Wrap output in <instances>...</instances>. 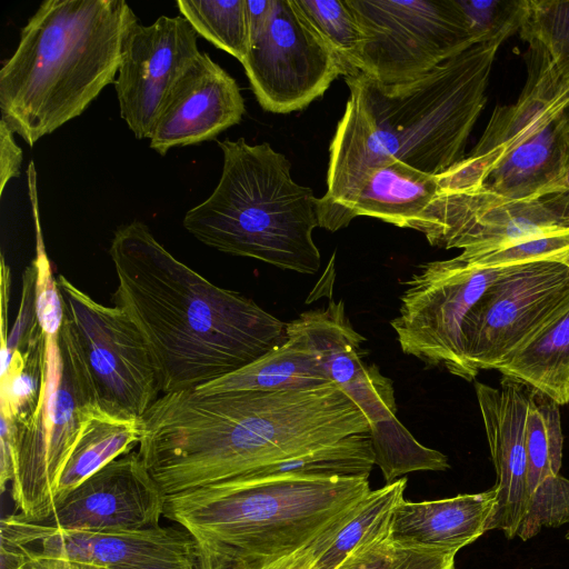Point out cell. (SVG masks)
I'll return each instance as SVG.
<instances>
[{
	"mask_svg": "<svg viewBox=\"0 0 569 569\" xmlns=\"http://www.w3.org/2000/svg\"><path fill=\"white\" fill-rule=\"evenodd\" d=\"M138 455L166 496L228 480L356 433L365 412L335 383L293 390L161 395Z\"/></svg>",
	"mask_w": 569,
	"mask_h": 569,
	"instance_id": "6da1fadb",
	"label": "cell"
},
{
	"mask_svg": "<svg viewBox=\"0 0 569 569\" xmlns=\"http://www.w3.org/2000/svg\"><path fill=\"white\" fill-rule=\"evenodd\" d=\"M109 254L118 278L112 302L143 336L161 395L234 372L287 338L283 321L177 259L141 221L114 230Z\"/></svg>",
	"mask_w": 569,
	"mask_h": 569,
	"instance_id": "7a4b0ae2",
	"label": "cell"
},
{
	"mask_svg": "<svg viewBox=\"0 0 569 569\" xmlns=\"http://www.w3.org/2000/svg\"><path fill=\"white\" fill-rule=\"evenodd\" d=\"M500 44L476 43L407 83L387 86L363 73L345 78L349 97L319 202L337 199L367 169L391 159L432 176L460 162Z\"/></svg>",
	"mask_w": 569,
	"mask_h": 569,
	"instance_id": "3957f363",
	"label": "cell"
},
{
	"mask_svg": "<svg viewBox=\"0 0 569 569\" xmlns=\"http://www.w3.org/2000/svg\"><path fill=\"white\" fill-rule=\"evenodd\" d=\"M369 479L238 476L166 496L204 569H274L357 508Z\"/></svg>",
	"mask_w": 569,
	"mask_h": 569,
	"instance_id": "277c9868",
	"label": "cell"
},
{
	"mask_svg": "<svg viewBox=\"0 0 569 569\" xmlns=\"http://www.w3.org/2000/svg\"><path fill=\"white\" fill-rule=\"evenodd\" d=\"M137 16L124 0H46L0 69L1 119L32 147L114 82Z\"/></svg>",
	"mask_w": 569,
	"mask_h": 569,
	"instance_id": "5b68a950",
	"label": "cell"
},
{
	"mask_svg": "<svg viewBox=\"0 0 569 569\" xmlns=\"http://www.w3.org/2000/svg\"><path fill=\"white\" fill-rule=\"evenodd\" d=\"M218 146L219 182L186 212L184 229L218 251L315 274L321 256L312 238L319 227L313 191L292 179L290 161L267 142L226 138Z\"/></svg>",
	"mask_w": 569,
	"mask_h": 569,
	"instance_id": "8992f818",
	"label": "cell"
},
{
	"mask_svg": "<svg viewBox=\"0 0 569 569\" xmlns=\"http://www.w3.org/2000/svg\"><path fill=\"white\" fill-rule=\"evenodd\" d=\"M528 79L515 103L497 106L460 162L438 174L440 191L511 200L558 193L569 166V78L528 50Z\"/></svg>",
	"mask_w": 569,
	"mask_h": 569,
	"instance_id": "52a82bcc",
	"label": "cell"
},
{
	"mask_svg": "<svg viewBox=\"0 0 569 569\" xmlns=\"http://www.w3.org/2000/svg\"><path fill=\"white\" fill-rule=\"evenodd\" d=\"M93 407L92 386L64 316L58 333L44 335L36 409L17 425L11 497L18 519L40 522L51 515L61 471Z\"/></svg>",
	"mask_w": 569,
	"mask_h": 569,
	"instance_id": "ba28073f",
	"label": "cell"
},
{
	"mask_svg": "<svg viewBox=\"0 0 569 569\" xmlns=\"http://www.w3.org/2000/svg\"><path fill=\"white\" fill-rule=\"evenodd\" d=\"M58 286L97 408L118 419L140 420L161 396L143 336L121 308L97 302L62 274Z\"/></svg>",
	"mask_w": 569,
	"mask_h": 569,
	"instance_id": "9c48e42d",
	"label": "cell"
},
{
	"mask_svg": "<svg viewBox=\"0 0 569 569\" xmlns=\"http://www.w3.org/2000/svg\"><path fill=\"white\" fill-rule=\"evenodd\" d=\"M362 33L358 62L382 84L415 81L473 44L457 0H346Z\"/></svg>",
	"mask_w": 569,
	"mask_h": 569,
	"instance_id": "30bf717a",
	"label": "cell"
},
{
	"mask_svg": "<svg viewBox=\"0 0 569 569\" xmlns=\"http://www.w3.org/2000/svg\"><path fill=\"white\" fill-rule=\"evenodd\" d=\"M503 267L478 264L461 253L419 266L403 283L399 315L390 321L403 353L472 381L463 326Z\"/></svg>",
	"mask_w": 569,
	"mask_h": 569,
	"instance_id": "8fae6325",
	"label": "cell"
},
{
	"mask_svg": "<svg viewBox=\"0 0 569 569\" xmlns=\"http://www.w3.org/2000/svg\"><path fill=\"white\" fill-rule=\"evenodd\" d=\"M569 307V262L505 264L468 315L465 358L472 375L496 369Z\"/></svg>",
	"mask_w": 569,
	"mask_h": 569,
	"instance_id": "7c38bea8",
	"label": "cell"
},
{
	"mask_svg": "<svg viewBox=\"0 0 569 569\" xmlns=\"http://www.w3.org/2000/svg\"><path fill=\"white\" fill-rule=\"evenodd\" d=\"M241 63L257 101L273 113L303 110L341 76L336 54L292 0H272Z\"/></svg>",
	"mask_w": 569,
	"mask_h": 569,
	"instance_id": "4fadbf2b",
	"label": "cell"
},
{
	"mask_svg": "<svg viewBox=\"0 0 569 569\" xmlns=\"http://www.w3.org/2000/svg\"><path fill=\"white\" fill-rule=\"evenodd\" d=\"M413 230L435 247L490 252L569 230V192L511 200L481 191H440Z\"/></svg>",
	"mask_w": 569,
	"mask_h": 569,
	"instance_id": "5bb4252c",
	"label": "cell"
},
{
	"mask_svg": "<svg viewBox=\"0 0 569 569\" xmlns=\"http://www.w3.org/2000/svg\"><path fill=\"white\" fill-rule=\"evenodd\" d=\"M198 37L183 17L167 16L127 33L114 88L136 138H150L168 97L200 54Z\"/></svg>",
	"mask_w": 569,
	"mask_h": 569,
	"instance_id": "9a60e30c",
	"label": "cell"
},
{
	"mask_svg": "<svg viewBox=\"0 0 569 569\" xmlns=\"http://www.w3.org/2000/svg\"><path fill=\"white\" fill-rule=\"evenodd\" d=\"M166 495L138 452L123 455L80 483L42 526L90 532L134 531L160 526Z\"/></svg>",
	"mask_w": 569,
	"mask_h": 569,
	"instance_id": "2e32d148",
	"label": "cell"
},
{
	"mask_svg": "<svg viewBox=\"0 0 569 569\" xmlns=\"http://www.w3.org/2000/svg\"><path fill=\"white\" fill-rule=\"evenodd\" d=\"M286 336L315 357L325 377L365 412L371 430L398 421L392 381L362 361L365 338L351 326L343 301L301 313L286 323Z\"/></svg>",
	"mask_w": 569,
	"mask_h": 569,
	"instance_id": "e0dca14e",
	"label": "cell"
},
{
	"mask_svg": "<svg viewBox=\"0 0 569 569\" xmlns=\"http://www.w3.org/2000/svg\"><path fill=\"white\" fill-rule=\"evenodd\" d=\"M475 389L496 471L497 506L489 529L518 538L531 502L526 451L531 387L502 376L497 387L477 381Z\"/></svg>",
	"mask_w": 569,
	"mask_h": 569,
	"instance_id": "ac0fdd59",
	"label": "cell"
},
{
	"mask_svg": "<svg viewBox=\"0 0 569 569\" xmlns=\"http://www.w3.org/2000/svg\"><path fill=\"white\" fill-rule=\"evenodd\" d=\"M246 112L237 81L207 52H200L168 97L150 136V148L170 149L216 139Z\"/></svg>",
	"mask_w": 569,
	"mask_h": 569,
	"instance_id": "d6986e66",
	"label": "cell"
},
{
	"mask_svg": "<svg viewBox=\"0 0 569 569\" xmlns=\"http://www.w3.org/2000/svg\"><path fill=\"white\" fill-rule=\"evenodd\" d=\"M439 192L437 176L391 159L367 169L337 199L330 202L318 200V223L335 232L356 217L367 216L413 229Z\"/></svg>",
	"mask_w": 569,
	"mask_h": 569,
	"instance_id": "ffe728a7",
	"label": "cell"
},
{
	"mask_svg": "<svg viewBox=\"0 0 569 569\" xmlns=\"http://www.w3.org/2000/svg\"><path fill=\"white\" fill-rule=\"evenodd\" d=\"M496 506L493 488L422 502L403 498L391 512L389 538L402 549L459 551L490 531Z\"/></svg>",
	"mask_w": 569,
	"mask_h": 569,
	"instance_id": "44dd1931",
	"label": "cell"
},
{
	"mask_svg": "<svg viewBox=\"0 0 569 569\" xmlns=\"http://www.w3.org/2000/svg\"><path fill=\"white\" fill-rule=\"evenodd\" d=\"M87 532L93 555L107 569H204L197 540L181 526Z\"/></svg>",
	"mask_w": 569,
	"mask_h": 569,
	"instance_id": "7402d4cb",
	"label": "cell"
},
{
	"mask_svg": "<svg viewBox=\"0 0 569 569\" xmlns=\"http://www.w3.org/2000/svg\"><path fill=\"white\" fill-rule=\"evenodd\" d=\"M287 337V336H286ZM330 382L315 357L296 339L286 340L243 368L197 388L200 393L293 390Z\"/></svg>",
	"mask_w": 569,
	"mask_h": 569,
	"instance_id": "603a6c76",
	"label": "cell"
},
{
	"mask_svg": "<svg viewBox=\"0 0 569 569\" xmlns=\"http://www.w3.org/2000/svg\"><path fill=\"white\" fill-rule=\"evenodd\" d=\"M140 436V420L118 419L93 407L61 471L53 509L90 476L131 452Z\"/></svg>",
	"mask_w": 569,
	"mask_h": 569,
	"instance_id": "cb8c5ba5",
	"label": "cell"
},
{
	"mask_svg": "<svg viewBox=\"0 0 569 569\" xmlns=\"http://www.w3.org/2000/svg\"><path fill=\"white\" fill-rule=\"evenodd\" d=\"M495 370L546 393L559 406L568 403L569 307Z\"/></svg>",
	"mask_w": 569,
	"mask_h": 569,
	"instance_id": "d4e9b609",
	"label": "cell"
},
{
	"mask_svg": "<svg viewBox=\"0 0 569 569\" xmlns=\"http://www.w3.org/2000/svg\"><path fill=\"white\" fill-rule=\"evenodd\" d=\"M375 465L370 432L356 433L240 476L369 479Z\"/></svg>",
	"mask_w": 569,
	"mask_h": 569,
	"instance_id": "484cf974",
	"label": "cell"
},
{
	"mask_svg": "<svg viewBox=\"0 0 569 569\" xmlns=\"http://www.w3.org/2000/svg\"><path fill=\"white\" fill-rule=\"evenodd\" d=\"M406 487L405 477L371 490L353 517L308 569H337L358 547L388 530L391 512L405 498Z\"/></svg>",
	"mask_w": 569,
	"mask_h": 569,
	"instance_id": "4316f807",
	"label": "cell"
},
{
	"mask_svg": "<svg viewBox=\"0 0 569 569\" xmlns=\"http://www.w3.org/2000/svg\"><path fill=\"white\" fill-rule=\"evenodd\" d=\"M559 405L531 387L526 422L527 485L531 495L560 475L563 436Z\"/></svg>",
	"mask_w": 569,
	"mask_h": 569,
	"instance_id": "83f0119b",
	"label": "cell"
},
{
	"mask_svg": "<svg viewBox=\"0 0 569 569\" xmlns=\"http://www.w3.org/2000/svg\"><path fill=\"white\" fill-rule=\"evenodd\" d=\"M177 7L199 37L244 60L250 48L246 0H178Z\"/></svg>",
	"mask_w": 569,
	"mask_h": 569,
	"instance_id": "f1b7e54d",
	"label": "cell"
},
{
	"mask_svg": "<svg viewBox=\"0 0 569 569\" xmlns=\"http://www.w3.org/2000/svg\"><path fill=\"white\" fill-rule=\"evenodd\" d=\"M520 38L569 78V0H523Z\"/></svg>",
	"mask_w": 569,
	"mask_h": 569,
	"instance_id": "f546056e",
	"label": "cell"
},
{
	"mask_svg": "<svg viewBox=\"0 0 569 569\" xmlns=\"http://www.w3.org/2000/svg\"><path fill=\"white\" fill-rule=\"evenodd\" d=\"M295 7L336 54L341 76L359 74L362 33L346 0H292Z\"/></svg>",
	"mask_w": 569,
	"mask_h": 569,
	"instance_id": "4dcf8cb0",
	"label": "cell"
},
{
	"mask_svg": "<svg viewBox=\"0 0 569 569\" xmlns=\"http://www.w3.org/2000/svg\"><path fill=\"white\" fill-rule=\"evenodd\" d=\"M371 437L375 463L380 467L386 485L411 471H445L450 468L445 455L418 443L399 422L377 428Z\"/></svg>",
	"mask_w": 569,
	"mask_h": 569,
	"instance_id": "1f68e13d",
	"label": "cell"
},
{
	"mask_svg": "<svg viewBox=\"0 0 569 569\" xmlns=\"http://www.w3.org/2000/svg\"><path fill=\"white\" fill-rule=\"evenodd\" d=\"M44 335L24 351H14L7 371L1 375V416L21 423L36 409L41 385V357Z\"/></svg>",
	"mask_w": 569,
	"mask_h": 569,
	"instance_id": "d6a6232c",
	"label": "cell"
},
{
	"mask_svg": "<svg viewBox=\"0 0 569 569\" xmlns=\"http://www.w3.org/2000/svg\"><path fill=\"white\" fill-rule=\"evenodd\" d=\"M475 43L503 42L518 32L523 0H457Z\"/></svg>",
	"mask_w": 569,
	"mask_h": 569,
	"instance_id": "836d02e7",
	"label": "cell"
},
{
	"mask_svg": "<svg viewBox=\"0 0 569 569\" xmlns=\"http://www.w3.org/2000/svg\"><path fill=\"white\" fill-rule=\"evenodd\" d=\"M569 523V479L558 475L541 483L531 495L526 521L518 538L527 541L543 528Z\"/></svg>",
	"mask_w": 569,
	"mask_h": 569,
	"instance_id": "e575fe53",
	"label": "cell"
},
{
	"mask_svg": "<svg viewBox=\"0 0 569 569\" xmlns=\"http://www.w3.org/2000/svg\"><path fill=\"white\" fill-rule=\"evenodd\" d=\"M405 549L389 538V528L358 547L337 569H393Z\"/></svg>",
	"mask_w": 569,
	"mask_h": 569,
	"instance_id": "d590c367",
	"label": "cell"
},
{
	"mask_svg": "<svg viewBox=\"0 0 569 569\" xmlns=\"http://www.w3.org/2000/svg\"><path fill=\"white\" fill-rule=\"evenodd\" d=\"M458 551L429 548L405 549L393 569H455Z\"/></svg>",
	"mask_w": 569,
	"mask_h": 569,
	"instance_id": "8d00e7d4",
	"label": "cell"
},
{
	"mask_svg": "<svg viewBox=\"0 0 569 569\" xmlns=\"http://www.w3.org/2000/svg\"><path fill=\"white\" fill-rule=\"evenodd\" d=\"M361 505V503H360ZM359 505V506H360ZM359 506L342 519L332 525L307 547L297 551L293 556L281 562L274 569H308L315 559L329 546L337 532L353 517Z\"/></svg>",
	"mask_w": 569,
	"mask_h": 569,
	"instance_id": "74e56055",
	"label": "cell"
},
{
	"mask_svg": "<svg viewBox=\"0 0 569 569\" xmlns=\"http://www.w3.org/2000/svg\"><path fill=\"white\" fill-rule=\"evenodd\" d=\"M14 132L0 119V197L7 183L20 176L22 150L13 137Z\"/></svg>",
	"mask_w": 569,
	"mask_h": 569,
	"instance_id": "f35d334b",
	"label": "cell"
},
{
	"mask_svg": "<svg viewBox=\"0 0 569 569\" xmlns=\"http://www.w3.org/2000/svg\"><path fill=\"white\" fill-rule=\"evenodd\" d=\"M10 290V270L1 257V375H3L10 366L12 355L8 348L7 333V310Z\"/></svg>",
	"mask_w": 569,
	"mask_h": 569,
	"instance_id": "ab89813d",
	"label": "cell"
},
{
	"mask_svg": "<svg viewBox=\"0 0 569 569\" xmlns=\"http://www.w3.org/2000/svg\"><path fill=\"white\" fill-rule=\"evenodd\" d=\"M246 10L251 40L267 24L272 10V0H246Z\"/></svg>",
	"mask_w": 569,
	"mask_h": 569,
	"instance_id": "60d3db41",
	"label": "cell"
},
{
	"mask_svg": "<svg viewBox=\"0 0 569 569\" xmlns=\"http://www.w3.org/2000/svg\"><path fill=\"white\" fill-rule=\"evenodd\" d=\"M559 192H569V166L565 174V178L560 184Z\"/></svg>",
	"mask_w": 569,
	"mask_h": 569,
	"instance_id": "b9f144b4",
	"label": "cell"
},
{
	"mask_svg": "<svg viewBox=\"0 0 569 569\" xmlns=\"http://www.w3.org/2000/svg\"><path fill=\"white\" fill-rule=\"evenodd\" d=\"M566 540L569 542V529H568V531L566 533Z\"/></svg>",
	"mask_w": 569,
	"mask_h": 569,
	"instance_id": "7bdbcfd3",
	"label": "cell"
}]
</instances>
